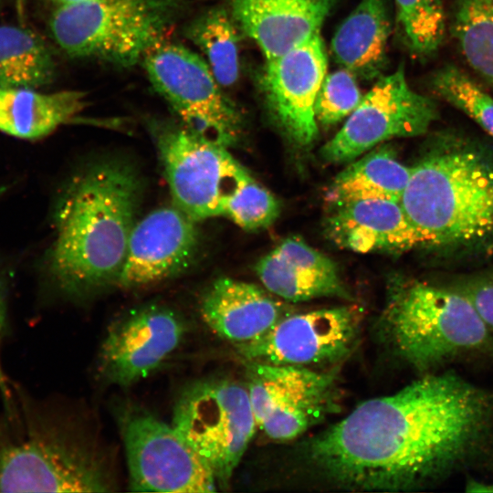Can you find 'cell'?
<instances>
[{
    "instance_id": "836d02e7",
    "label": "cell",
    "mask_w": 493,
    "mask_h": 493,
    "mask_svg": "<svg viewBox=\"0 0 493 493\" xmlns=\"http://www.w3.org/2000/svg\"><path fill=\"white\" fill-rule=\"evenodd\" d=\"M57 5H75L79 3H85L92 0H53Z\"/></svg>"
},
{
    "instance_id": "ac0fdd59",
    "label": "cell",
    "mask_w": 493,
    "mask_h": 493,
    "mask_svg": "<svg viewBox=\"0 0 493 493\" xmlns=\"http://www.w3.org/2000/svg\"><path fill=\"white\" fill-rule=\"evenodd\" d=\"M237 27L273 59L320 32L333 0H226Z\"/></svg>"
},
{
    "instance_id": "4dcf8cb0",
    "label": "cell",
    "mask_w": 493,
    "mask_h": 493,
    "mask_svg": "<svg viewBox=\"0 0 493 493\" xmlns=\"http://www.w3.org/2000/svg\"><path fill=\"white\" fill-rule=\"evenodd\" d=\"M454 288L469 299L485 323L493 330V272L471 278Z\"/></svg>"
},
{
    "instance_id": "6da1fadb",
    "label": "cell",
    "mask_w": 493,
    "mask_h": 493,
    "mask_svg": "<svg viewBox=\"0 0 493 493\" xmlns=\"http://www.w3.org/2000/svg\"><path fill=\"white\" fill-rule=\"evenodd\" d=\"M492 439L493 393L454 372H432L360 404L313 437L307 454L346 489L405 491L472 464Z\"/></svg>"
},
{
    "instance_id": "f1b7e54d",
    "label": "cell",
    "mask_w": 493,
    "mask_h": 493,
    "mask_svg": "<svg viewBox=\"0 0 493 493\" xmlns=\"http://www.w3.org/2000/svg\"><path fill=\"white\" fill-rule=\"evenodd\" d=\"M279 212L275 196L250 176L228 199L223 216L243 229L257 230L274 223Z\"/></svg>"
},
{
    "instance_id": "e575fe53",
    "label": "cell",
    "mask_w": 493,
    "mask_h": 493,
    "mask_svg": "<svg viewBox=\"0 0 493 493\" xmlns=\"http://www.w3.org/2000/svg\"><path fill=\"white\" fill-rule=\"evenodd\" d=\"M493 3V0H490Z\"/></svg>"
},
{
    "instance_id": "ba28073f",
    "label": "cell",
    "mask_w": 493,
    "mask_h": 493,
    "mask_svg": "<svg viewBox=\"0 0 493 493\" xmlns=\"http://www.w3.org/2000/svg\"><path fill=\"white\" fill-rule=\"evenodd\" d=\"M155 142L173 205L198 222L224 215L228 199L250 177L227 147L184 125L158 129Z\"/></svg>"
},
{
    "instance_id": "7c38bea8",
    "label": "cell",
    "mask_w": 493,
    "mask_h": 493,
    "mask_svg": "<svg viewBox=\"0 0 493 493\" xmlns=\"http://www.w3.org/2000/svg\"><path fill=\"white\" fill-rule=\"evenodd\" d=\"M437 118L435 102L414 90L399 68L362 97L321 156L332 163L351 162L385 141L426 133Z\"/></svg>"
},
{
    "instance_id": "cb8c5ba5",
    "label": "cell",
    "mask_w": 493,
    "mask_h": 493,
    "mask_svg": "<svg viewBox=\"0 0 493 493\" xmlns=\"http://www.w3.org/2000/svg\"><path fill=\"white\" fill-rule=\"evenodd\" d=\"M54 73L52 54L37 34L0 26V88L37 89L48 84Z\"/></svg>"
},
{
    "instance_id": "4316f807",
    "label": "cell",
    "mask_w": 493,
    "mask_h": 493,
    "mask_svg": "<svg viewBox=\"0 0 493 493\" xmlns=\"http://www.w3.org/2000/svg\"><path fill=\"white\" fill-rule=\"evenodd\" d=\"M397 23L410 52L428 58L440 47L446 34L442 0H395Z\"/></svg>"
},
{
    "instance_id": "8992f818",
    "label": "cell",
    "mask_w": 493,
    "mask_h": 493,
    "mask_svg": "<svg viewBox=\"0 0 493 493\" xmlns=\"http://www.w3.org/2000/svg\"><path fill=\"white\" fill-rule=\"evenodd\" d=\"M180 6V0H92L57 5L49 28L69 56L129 67L164 41Z\"/></svg>"
},
{
    "instance_id": "44dd1931",
    "label": "cell",
    "mask_w": 493,
    "mask_h": 493,
    "mask_svg": "<svg viewBox=\"0 0 493 493\" xmlns=\"http://www.w3.org/2000/svg\"><path fill=\"white\" fill-rule=\"evenodd\" d=\"M85 107V93H41L30 88H0V131L37 140L68 122Z\"/></svg>"
},
{
    "instance_id": "7a4b0ae2",
    "label": "cell",
    "mask_w": 493,
    "mask_h": 493,
    "mask_svg": "<svg viewBox=\"0 0 493 493\" xmlns=\"http://www.w3.org/2000/svg\"><path fill=\"white\" fill-rule=\"evenodd\" d=\"M142 192L134 169L107 160L78 173L56 211L48 272L64 293L80 296L116 285Z\"/></svg>"
},
{
    "instance_id": "ffe728a7",
    "label": "cell",
    "mask_w": 493,
    "mask_h": 493,
    "mask_svg": "<svg viewBox=\"0 0 493 493\" xmlns=\"http://www.w3.org/2000/svg\"><path fill=\"white\" fill-rule=\"evenodd\" d=\"M256 272L267 291L287 301L352 299L336 264L298 237L285 239L263 257Z\"/></svg>"
},
{
    "instance_id": "603a6c76",
    "label": "cell",
    "mask_w": 493,
    "mask_h": 493,
    "mask_svg": "<svg viewBox=\"0 0 493 493\" xmlns=\"http://www.w3.org/2000/svg\"><path fill=\"white\" fill-rule=\"evenodd\" d=\"M412 173L389 149L366 153L350 163L333 180L326 199L330 205L356 199L400 202Z\"/></svg>"
},
{
    "instance_id": "e0dca14e",
    "label": "cell",
    "mask_w": 493,
    "mask_h": 493,
    "mask_svg": "<svg viewBox=\"0 0 493 493\" xmlns=\"http://www.w3.org/2000/svg\"><path fill=\"white\" fill-rule=\"evenodd\" d=\"M327 236L338 246L358 253H402L423 243L400 202L356 199L330 205Z\"/></svg>"
},
{
    "instance_id": "f546056e",
    "label": "cell",
    "mask_w": 493,
    "mask_h": 493,
    "mask_svg": "<svg viewBox=\"0 0 493 493\" xmlns=\"http://www.w3.org/2000/svg\"><path fill=\"white\" fill-rule=\"evenodd\" d=\"M362 99L355 75L342 68L325 76L315 101V116L322 125L348 117Z\"/></svg>"
},
{
    "instance_id": "5b68a950",
    "label": "cell",
    "mask_w": 493,
    "mask_h": 493,
    "mask_svg": "<svg viewBox=\"0 0 493 493\" xmlns=\"http://www.w3.org/2000/svg\"><path fill=\"white\" fill-rule=\"evenodd\" d=\"M378 327L393 353L422 373L467 355L493 358V330L456 288L396 278Z\"/></svg>"
},
{
    "instance_id": "d6a6232c",
    "label": "cell",
    "mask_w": 493,
    "mask_h": 493,
    "mask_svg": "<svg viewBox=\"0 0 493 493\" xmlns=\"http://www.w3.org/2000/svg\"><path fill=\"white\" fill-rule=\"evenodd\" d=\"M467 491H487V492H493V483L492 484H484L480 483L478 481H470L467 485Z\"/></svg>"
},
{
    "instance_id": "30bf717a",
    "label": "cell",
    "mask_w": 493,
    "mask_h": 493,
    "mask_svg": "<svg viewBox=\"0 0 493 493\" xmlns=\"http://www.w3.org/2000/svg\"><path fill=\"white\" fill-rule=\"evenodd\" d=\"M257 429L268 438L290 441L336 411L339 390L332 372L299 365L246 362Z\"/></svg>"
},
{
    "instance_id": "484cf974",
    "label": "cell",
    "mask_w": 493,
    "mask_h": 493,
    "mask_svg": "<svg viewBox=\"0 0 493 493\" xmlns=\"http://www.w3.org/2000/svg\"><path fill=\"white\" fill-rule=\"evenodd\" d=\"M453 31L468 65L493 86V3L456 0Z\"/></svg>"
},
{
    "instance_id": "1f68e13d",
    "label": "cell",
    "mask_w": 493,
    "mask_h": 493,
    "mask_svg": "<svg viewBox=\"0 0 493 493\" xmlns=\"http://www.w3.org/2000/svg\"><path fill=\"white\" fill-rule=\"evenodd\" d=\"M7 296V279L4 274V271L0 268V394L3 400V405H6L12 397V387L10 388L1 361V346L8 329Z\"/></svg>"
},
{
    "instance_id": "8fae6325",
    "label": "cell",
    "mask_w": 493,
    "mask_h": 493,
    "mask_svg": "<svg viewBox=\"0 0 493 493\" xmlns=\"http://www.w3.org/2000/svg\"><path fill=\"white\" fill-rule=\"evenodd\" d=\"M120 423L131 491L208 493L217 490L210 467L172 424L139 408L123 411Z\"/></svg>"
},
{
    "instance_id": "4fadbf2b",
    "label": "cell",
    "mask_w": 493,
    "mask_h": 493,
    "mask_svg": "<svg viewBox=\"0 0 493 493\" xmlns=\"http://www.w3.org/2000/svg\"><path fill=\"white\" fill-rule=\"evenodd\" d=\"M362 320V309L354 304L288 313L267 333L236 349L246 362L332 364L352 351Z\"/></svg>"
},
{
    "instance_id": "2e32d148",
    "label": "cell",
    "mask_w": 493,
    "mask_h": 493,
    "mask_svg": "<svg viewBox=\"0 0 493 493\" xmlns=\"http://www.w3.org/2000/svg\"><path fill=\"white\" fill-rule=\"evenodd\" d=\"M197 223L174 205L155 209L137 221L115 286L137 288L184 271L199 247Z\"/></svg>"
},
{
    "instance_id": "52a82bcc",
    "label": "cell",
    "mask_w": 493,
    "mask_h": 493,
    "mask_svg": "<svg viewBox=\"0 0 493 493\" xmlns=\"http://www.w3.org/2000/svg\"><path fill=\"white\" fill-rule=\"evenodd\" d=\"M172 425L207 464L221 489L229 486L257 429L246 384L225 377L188 384L174 404Z\"/></svg>"
},
{
    "instance_id": "3957f363",
    "label": "cell",
    "mask_w": 493,
    "mask_h": 493,
    "mask_svg": "<svg viewBox=\"0 0 493 493\" xmlns=\"http://www.w3.org/2000/svg\"><path fill=\"white\" fill-rule=\"evenodd\" d=\"M400 204L423 247L493 255V156L478 143L436 134L412 166Z\"/></svg>"
},
{
    "instance_id": "7402d4cb",
    "label": "cell",
    "mask_w": 493,
    "mask_h": 493,
    "mask_svg": "<svg viewBox=\"0 0 493 493\" xmlns=\"http://www.w3.org/2000/svg\"><path fill=\"white\" fill-rule=\"evenodd\" d=\"M390 33L383 0H362L336 30L331 51L337 63L354 75L372 78L384 63Z\"/></svg>"
},
{
    "instance_id": "5bb4252c",
    "label": "cell",
    "mask_w": 493,
    "mask_h": 493,
    "mask_svg": "<svg viewBox=\"0 0 493 493\" xmlns=\"http://www.w3.org/2000/svg\"><path fill=\"white\" fill-rule=\"evenodd\" d=\"M187 331L183 315L167 306L132 309L109 328L99 351V375L107 383L131 386L166 361Z\"/></svg>"
},
{
    "instance_id": "d6986e66",
    "label": "cell",
    "mask_w": 493,
    "mask_h": 493,
    "mask_svg": "<svg viewBox=\"0 0 493 493\" xmlns=\"http://www.w3.org/2000/svg\"><path fill=\"white\" fill-rule=\"evenodd\" d=\"M270 294L252 283L219 278L204 292L199 310L206 326L236 348L258 339L289 313Z\"/></svg>"
},
{
    "instance_id": "277c9868",
    "label": "cell",
    "mask_w": 493,
    "mask_h": 493,
    "mask_svg": "<svg viewBox=\"0 0 493 493\" xmlns=\"http://www.w3.org/2000/svg\"><path fill=\"white\" fill-rule=\"evenodd\" d=\"M102 452L64 414L12 383L0 412V492H110Z\"/></svg>"
},
{
    "instance_id": "83f0119b",
    "label": "cell",
    "mask_w": 493,
    "mask_h": 493,
    "mask_svg": "<svg viewBox=\"0 0 493 493\" xmlns=\"http://www.w3.org/2000/svg\"><path fill=\"white\" fill-rule=\"evenodd\" d=\"M435 94L454 106L493 138V97L458 67L447 64L430 79Z\"/></svg>"
},
{
    "instance_id": "d4e9b609",
    "label": "cell",
    "mask_w": 493,
    "mask_h": 493,
    "mask_svg": "<svg viewBox=\"0 0 493 493\" xmlns=\"http://www.w3.org/2000/svg\"><path fill=\"white\" fill-rule=\"evenodd\" d=\"M237 28L224 7H214L202 13L186 28L187 37L205 55L204 58L220 86H231L238 79Z\"/></svg>"
},
{
    "instance_id": "9a60e30c",
    "label": "cell",
    "mask_w": 493,
    "mask_h": 493,
    "mask_svg": "<svg viewBox=\"0 0 493 493\" xmlns=\"http://www.w3.org/2000/svg\"><path fill=\"white\" fill-rule=\"evenodd\" d=\"M327 56L320 34L267 60L263 89L274 118L297 146L318 136L315 101L326 76Z\"/></svg>"
},
{
    "instance_id": "9c48e42d",
    "label": "cell",
    "mask_w": 493,
    "mask_h": 493,
    "mask_svg": "<svg viewBox=\"0 0 493 493\" xmlns=\"http://www.w3.org/2000/svg\"><path fill=\"white\" fill-rule=\"evenodd\" d=\"M142 62L152 87L183 125L227 148L236 142L240 114L220 89L204 58L182 45L163 41Z\"/></svg>"
}]
</instances>
